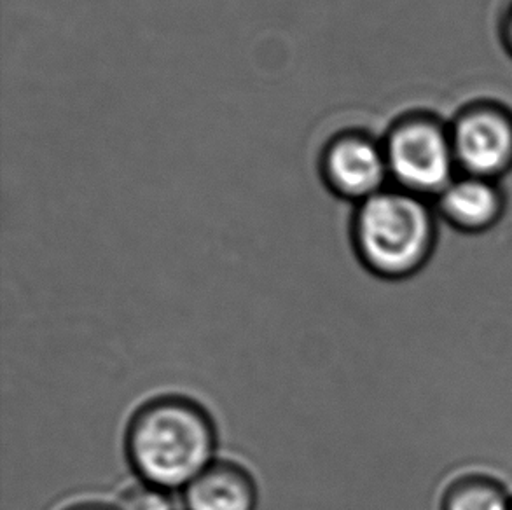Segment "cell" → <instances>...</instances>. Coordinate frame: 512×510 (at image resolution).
<instances>
[{"instance_id": "obj_9", "label": "cell", "mask_w": 512, "mask_h": 510, "mask_svg": "<svg viewBox=\"0 0 512 510\" xmlns=\"http://www.w3.org/2000/svg\"><path fill=\"white\" fill-rule=\"evenodd\" d=\"M172 491L161 486L137 479L135 483L126 484L114 500L116 510H175Z\"/></svg>"}, {"instance_id": "obj_1", "label": "cell", "mask_w": 512, "mask_h": 510, "mask_svg": "<svg viewBox=\"0 0 512 510\" xmlns=\"http://www.w3.org/2000/svg\"><path fill=\"white\" fill-rule=\"evenodd\" d=\"M125 449L139 479L168 491L184 490L217 460V428L198 400L160 395L132 414Z\"/></svg>"}, {"instance_id": "obj_11", "label": "cell", "mask_w": 512, "mask_h": 510, "mask_svg": "<svg viewBox=\"0 0 512 510\" xmlns=\"http://www.w3.org/2000/svg\"><path fill=\"white\" fill-rule=\"evenodd\" d=\"M509 35H511V42H512V16H511V21H509Z\"/></svg>"}, {"instance_id": "obj_2", "label": "cell", "mask_w": 512, "mask_h": 510, "mask_svg": "<svg viewBox=\"0 0 512 510\" xmlns=\"http://www.w3.org/2000/svg\"><path fill=\"white\" fill-rule=\"evenodd\" d=\"M436 222L411 193L374 194L362 203L353 224V247L364 268L399 282L418 275L434 254Z\"/></svg>"}, {"instance_id": "obj_3", "label": "cell", "mask_w": 512, "mask_h": 510, "mask_svg": "<svg viewBox=\"0 0 512 510\" xmlns=\"http://www.w3.org/2000/svg\"><path fill=\"white\" fill-rule=\"evenodd\" d=\"M455 161L451 138L432 123L404 125L388 142V170L411 194L439 196L453 182Z\"/></svg>"}, {"instance_id": "obj_6", "label": "cell", "mask_w": 512, "mask_h": 510, "mask_svg": "<svg viewBox=\"0 0 512 510\" xmlns=\"http://www.w3.org/2000/svg\"><path fill=\"white\" fill-rule=\"evenodd\" d=\"M439 212L444 221L462 233H485L499 222L504 201L499 189L488 179L467 177L453 180L439 194Z\"/></svg>"}, {"instance_id": "obj_10", "label": "cell", "mask_w": 512, "mask_h": 510, "mask_svg": "<svg viewBox=\"0 0 512 510\" xmlns=\"http://www.w3.org/2000/svg\"><path fill=\"white\" fill-rule=\"evenodd\" d=\"M63 510H116L114 505L100 504V502H79V504L69 505Z\"/></svg>"}, {"instance_id": "obj_4", "label": "cell", "mask_w": 512, "mask_h": 510, "mask_svg": "<svg viewBox=\"0 0 512 510\" xmlns=\"http://www.w3.org/2000/svg\"><path fill=\"white\" fill-rule=\"evenodd\" d=\"M451 145L471 177L490 180L512 163V123L499 112H472L458 121Z\"/></svg>"}, {"instance_id": "obj_8", "label": "cell", "mask_w": 512, "mask_h": 510, "mask_svg": "<svg viewBox=\"0 0 512 510\" xmlns=\"http://www.w3.org/2000/svg\"><path fill=\"white\" fill-rule=\"evenodd\" d=\"M439 510H512V493L486 472H464L444 486Z\"/></svg>"}, {"instance_id": "obj_7", "label": "cell", "mask_w": 512, "mask_h": 510, "mask_svg": "<svg viewBox=\"0 0 512 510\" xmlns=\"http://www.w3.org/2000/svg\"><path fill=\"white\" fill-rule=\"evenodd\" d=\"M329 179L346 198L369 200L381 193L387 177V158L380 151L359 138H348L334 145L327 159Z\"/></svg>"}, {"instance_id": "obj_5", "label": "cell", "mask_w": 512, "mask_h": 510, "mask_svg": "<svg viewBox=\"0 0 512 510\" xmlns=\"http://www.w3.org/2000/svg\"><path fill=\"white\" fill-rule=\"evenodd\" d=\"M186 510H256L252 472L235 460H215L182 490Z\"/></svg>"}]
</instances>
